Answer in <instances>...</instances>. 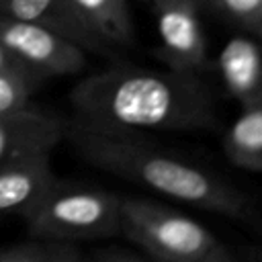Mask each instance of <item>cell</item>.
<instances>
[{
	"instance_id": "obj_1",
	"label": "cell",
	"mask_w": 262,
	"mask_h": 262,
	"mask_svg": "<svg viewBox=\"0 0 262 262\" xmlns=\"http://www.w3.org/2000/svg\"><path fill=\"white\" fill-rule=\"evenodd\" d=\"M74 123L102 133L194 131L217 123L211 90L192 72L113 66L80 80L72 92Z\"/></svg>"
},
{
	"instance_id": "obj_17",
	"label": "cell",
	"mask_w": 262,
	"mask_h": 262,
	"mask_svg": "<svg viewBox=\"0 0 262 262\" xmlns=\"http://www.w3.org/2000/svg\"><path fill=\"white\" fill-rule=\"evenodd\" d=\"M0 70H16V72H29V74H33L31 70H27L16 57H14V53L0 41ZM37 76V74H35ZM43 80V78H41Z\"/></svg>"
},
{
	"instance_id": "obj_8",
	"label": "cell",
	"mask_w": 262,
	"mask_h": 262,
	"mask_svg": "<svg viewBox=\"0 0 262 262\" xmlns=\"http://www.w3.org/2000/svg\"><path fill=\"white\" fill-rule=\"evenodd\" d=\"M0 16L29 20L53 29L86 51H111V47L84 20L72 0H0Z\"/></svg>"
},
{
	"instance_id": "obj_9",
	"label": "cell",
	"mask_w": 262,
	"mask_h": 262,
	"mask_svg": "<svg viewBox=\"0 0 262 262\" xmlns=\"http://www.w3.org/2000/svg\"><path fill=\"white\" fill-rule=\"evenodd\" d=\"M63 135V121L47 111L27 106L10 115H0V168L23 154L53 151Z\"/></svg>"
},
{
	"instance_id": "obj_14",
	"label": "cell",
	"mask_w": 262,
	"mask_h": 262,
	"mask_svg": "<svg viewBox=\"0 0 262 262\" xmlns=\"http://www.w3.org/2000/svg\"><path fill=\"white\" fill-rule=\"evenodd\" d=\"M43 82L45 80L29 72L0 70V115H10L27 108L31 96Z\"/></svg>"
},
{
	"instance_id": "obj_4",
	"label": "cell",
	"mask_w": 262,
	"mask_h": 262,
	"mask_svg": "<svg viewBox=\"0 0 262 262\" xmlns=\"http://www.w3.org/2000/svg\"><path fill=\"white\" fill-rule=\"evenodd\" d=\"M121 203L123 194L57 178L23 221L29 235L76 244L111 239L121 235Z\"/></svg>"
},
{
	"instance_id": "obj_16",
	"label": "cell",
	"mask_w": 262,
	"mask_h": 262,
	"mask_svg": "<svg viewBox=\"0 0 262 262\" xmlns=\"http://www.w3.org/2000/svg\"><path fill=\"white\" fill-rule=\"evenodd\" d=\"M149 260L137 246L127 244H104L84 252V262H141Z\"/></svg>"
},
{
	"instance_id": "obj_11",
	"label": "cell",
	"mask_w": 262,
	"mask_h": 262,
	"mask_svg": "<svg viewBox=\"0 0 262 262\" xmlns=\"http://www.w3.org/2000/svg\"><path fill=\"white\" fill-rule=\"evenodd\" d=\"M223 154L235 168L262 172V104L242 106L225 129Z\"/></svg>"
},
{
	"instance_id": "obj_12",
	"label": "cell",
	"mask_w": 262,
	"mask_h": 262,
	"mask_svg": "<svg viewBox=\"0 0 262 262\" xmlns=\"http://www.w3.org/2000/svg\"><path fill=\"white\" fill-rule=\"evenodd\" d=\"M84 20L108 47L133 43V20L127 0H72Z\"/></svg>"
},
{
	"instance_id": "obj_7",
	"label": "cell",
	"mask_w": 262,
	"mask_h": 262,
	"mask_svg": "<svg viewBox=\"0 0 262 262\" xmlns=\"http://www.w3.org/2000/svg\"><path fill=\"white\" fill-rule=\"evenodd\" d=\"M57 176L51 170V151L23 154L0 168V221L25 215L47 194Z\"/></svg>"
},
{
	"instance_id": "obj_5",
	"label": "cell",
	"mask_w": 262,
	"mask_h": 262,
	"mask_svg": "<svg viewBox=\"0 0 262 262\" xmlns=\"http://www.w3.org/2000/svg\"><path fill=\"white\" fill-rule=\"evenodd\" d=\"M0 41L43 80L78 74L86 66V49L37 23L0 16Z\"/></svg>"
},
{
	"instance_id": "obj_10",
	"label": "cell",
	"mask_w": 262,
	"mask_h": 262,
	"mask_svg": "<svg viewBox=\"0 0 262 262\" xmlns=\"http://www.w3.org/2000/svg\"><path fill=\"white\" fill-rule=\"evenodd\" d=\"M217 72L239 106L262 104V45L246 35L231 37L219 57Z\"/></svg>"
},
{
	"instance_id": "obj_3",
	"label": "cell",
	"mask_w": 262,
	"mask_h": 262,
	"mask_svg": "<svg viewBox=\"0 0 262 262\" xmlns=\"http://www.w3.org/2000/svg\"><path fill=\"white\" fill-rule=\"evenodd\" d=\"M121 235L149 260L233 262L235 254L190 215L141 196H123Z\"/></svg>"
},
{
	"instance_id": "obj_15",
	"label": "cell",
	"mask_w": 262,
	"mask_h": 262,
	"mask_svg": "<svg viewBox=\"0 0 262 262\" xmlns=\"http://www.w3.org/2000/svg\"><path fill=\"white\" fill-rule=\"evenodd\" d=\"M209 2L244 31L252 33L254 37H262V0H209Z\"/></svg>"
},
{
	"instance_id": "obj_2",
	"label": "cell",
	"mask_w": 262,
	"mask_h": 262,
	"mask_svg": "<svg viewBox=\"0 0 262 262\" xmlns=\"http://www.w3.org/2000/svg\"><path fill=\"white\" fill-rule=\"evenodd\" d=\"M76 151L94 168L141 184L158 194L190 207L254 221L256 207L246 192L203 164L168 151L139 135L90 131L78 125L66 127Z\"/></svg>"
},
{
	"instance_id": "obj_6",
	"label": "cell",
	"mask_w": 262,
	"mask_h": 262,
	"mask_svg": "<svg viewBox=\"0 0 262 262\" xmlns=\"http://www.w3.org/2000/svg\"><path fill=\"white\" fill-rule=\"evenodd\" d=\"M199 4L178 0L156 6L158 55L170 70L196 74L207 68V39L199 20Z\"/></svg>"
},
{
	"instance_id": "obj_13",
	"label": "cell",
	"mask_w": 262,
	"mask_h": 262,
	"mask_svg": "<svg viewBox=\"0 0 262 262\" xmlns=\"http://www.w3.org/2000/svg\"><path fill=\"white\" fill-rule=\"evenodd\" d=\"M0 262H84V250L76 242L31 235L0 244Z\"/></svg>"
},
{
	"instance_id": "obj_18",
	"label": "cell",
	"mask_w": 262,
	"mask_h": 262,
	"mask_svg": "<svg viewBox=\"0 0 262 262\" xmlns=\"http://www.w3.org/2000/svg\"><path fill=\"white\" fill-rule=\"evenodd\" d=\"M151 4H154V8L156 6H160V4H168V2H178V0H149ZM194 2H203V0H194Z\"/></svg>"
}]
</instances>
